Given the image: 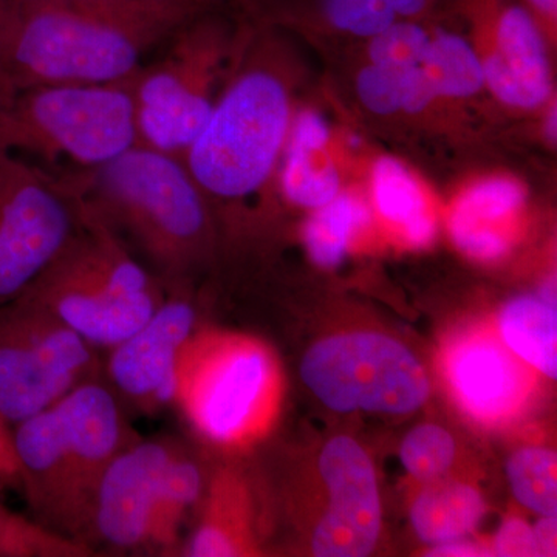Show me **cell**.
I'll list each match as a JSON object with an SVG mask.
<instances>
[{
    "instance_id": "32",
    "label": "cell",
    "mask_w": 557,
    "mask_h": 557,
    "mask_svg": "<svg viewBox=\"0 0 557 557\" xmlns=\"http://www.w3.org/2000/svg\"><path fill=\"white\" fill-rule=\"evenodd\" d=\"M0 485H9L21 490L20 467L14 454L11 426L0 416Z\"/></svg>"
},
{
    "instance_id": "39",
    "label": "cell",
    "mask_w": 557,
    "mask_h": 557,
    "mask_svg": "<svg viewBox=\"0 0 557 557\" xmlns=\"http://www.w3.org/2000/svg\"><path fill=\"white\" fill-rule=\"evenodd\" d=\"M177 2H180V0H177ZM180 3H182V2H180ZM182 5H183V3H182ZM186 9H188V7H186ZM190 11H193V10H190Z\"/></svg>"
},
{
    "instance_id": "26",
    "label": "cell",
    "mask_w": 557,
    "mask_h": 557,
    "mask_svg": "<svg viewBox=\"0 0 557 557\" xmlns=\"http://www.w3.org/2000/svg\"><path fill=\"white\" fill-rule=\"evenodd\" d=\"M90 547L0 504V557H83Z\"/></svg>"
},
{
    "instance_id": "3",
    "label": "cell",
    "mask_w": 557,
    "mask_h": 557,
    "mask_svg": "<svg viewBox=\"0 0 557 557\" xmlns=\"http://www.w3.org/2000/svg\"><path fill=\"white\" fill-rule=\"evenodd\" d=\"M75 197L78 223L72 237L20 296L97 350H109L152 317L164 293L119 233Z\"/></svg>"
},
{
    "instance_id": "38",
    "label": "cell",
    "mask_w": 557,
    "mask_h": 557,
    "mask_svg": "<svg viewBox=\"0 0 557 557\" xmlns=\"http://www.w3.org/2000/svg\"><path fill=\"white\" fill-rule=\"evenodd\" d=\"M183 5L188 7L189 10L196 9V7L201 5V3H207L209 0H180Z\"/></svg>"
},
{
    "instance_id": "21",
    "label": "cell",
    "mask_w": 557,
    "mask_h": 557,
    "mask_svg": "<svg viewBox=\"0 0 557 557\" xmlns=\"http://www.w3.org/2000/svg\"><path fill=\"white\" fill-rule=\"evenodd\" d=\"M505 347L547 379L557 376V306L539 295L509 300L498 317Z\"/></svg>"
},
{
    "instance_id": "35",
    "label": "cell",
    "mask_w": 557,
    "mask_h": 557,
    "mask_svg": "<svg viewBox=\"0 0 557 557\" xmlns=\"http://www.w3.org/2000/svg\"><path fill=\"white\" fill-rule=\"evenodd\" d=\"M482 549L474 547V545L467 544L461 541L446 542V544L435 545L432 547L429 556H453V557H469V556H483Z\"/></svg>"
},
{
    "instance_id": "16",
    "label": "cell",
    "mask_w": 557,
    "mask_h": 557,
    "mask_svg": "<svg viewBox=\"0 0 557 557\" xmlns=\"http://www.w3.org/2000/svg\"><path fill=\"white\" fill-rule=\"evenodd\" d=\"M527 201L523 186L509 177L480 180L454 201L449 233L469 258L496 262L512 247V225Z\"/></svg>"
},
{
    "instance_id": "10",
    "label": "cell",
    "mask_w": 557,
    "mask_h": 557,
    "mask_svg": "<svg viewBox=\"0 0 557 557\" xmlns=\"http://www.w3.org/2000/svg\"><path fill=\"white\" fill-rule=\"evenodd\" d=\"M78 203L67 183L0 150V304L20 296L67 245Z\"/></svg>"
},
{
    "instance_id": "17",
    "label": "cell",
    "mask_w": 557,
    "mask_h": 557,
    "mask_svg": "<svg viewBox=\"0 0 557 557\" xmlns=\"http://www.w3.org/2000/svg\"><path fill=\"white\" fill-rule=\"evenodd\" d=\"M327 120L317 110L293 116L287 143L278 161V185L289 203L318 209L341 193V174L330 159Z\"/></svg>"
},
{
    "instance_id": "22",
    "label": "cell",
    "mask_w": 557,
    "mask_h": 557,
    "mask_svg": "<svg viewBox=\"0 0 557 557\" xmlns=\"http://www.w3.org/2000/svg\"><path fill=\"white\" fill-rule=\"evenodd\" d=\"M313 211L304 226V245L317 265L335 269L359 234L369 228L372 208L358 194L341 190L335 199Z\"/></svg>"
},
{
    "instance_id": "36",
    "label": "cell",
    "mask_w": 557,
    "mask_h": 557,
    "mask_svg": "<svg viewBox=\"0 0 557 557\" xmlns=\"http://www.w3.org/2000/svg\"><path fill=\"white\" fill-rule=\"evenodd\" d=\"M11 5L13 0H0V38L2 33L5 30L7 21H9Z\"/></svg>"
},
{
    "instance_id": "19",
    "label": "cell",
    "mask_w": 557,
    "mask_h": 557,
    "mask_svg": "<svg viewBox=\"0 0 557 557\" xmlns=\"http://www.w3.org/2000/svg\"><path fill=\"white\" fill-rule=\"evenodd\" d=\"M370 197L376 214L397 231L406 245L418 249L434 242L437 222L426 194L401 161L381 157L373 164Z\"/></svg>"
},
{
    "instance_id": "20",
    "label": "cell",
    "mask_w": 557,
    "mask_h": 557,
    "mask_svg": "<svg viewBox=\"0 0 557 557\" xmlns=\"http://www.w3.org/2000/svg\"><path fill=\"white\" fill-rule=\"evenodd\" d=\"M485 509V502L474 486L438 479L418 494L410 520L420 541L435 547L467 537L479 525Z\"/></svg>"
},
{
    "instance_id": "33",
    "label": "cell",
    "mask_w": 557,
    "mask_h": 557,
    "mask_svg": "<svg viewBox=\"0 0 557 557\" xmlns=\"http://www.w3.org/2000/svg\"><path fill=\"white\" fill-rule=\"evenodd\" d=\"M537 21L545 35L556 30L557 0H519Z\"/></svg>"
},
{
    "instance_id": "23",
    "label": "cell",
    "mask_w": 557,
    "mask_h": 557,
    "mask_svg": "<svg viewBox=\"0 0 557 557\" xmlns=\"http://www.w3.org/2000/svg\"><path fill=\"white\" fill-rule=\"evenodd\" d=\"M203 490L205 474L199 463L177 446L161 480L150 552L177 555L183 525L190 509L200 504Z\"/></svg>"
},
{
    "instance_id": "6",
    "label": "cell",
    "mask_w": 557,
    "mask_h": 557,
    "mask_svg": "<svg viewBox=\"0 0 557 557\" xmlns=\"http://www.w3.org/2000/svg\"><path fill=\"white\" fill-rule=\"evenodd\" d=\"M138 143L129 79L0 95V150L100 168Z\"/></svg>"
},
{
    "instance_id": "2",
    "label": "cell",
    "mask_w": 557,
    "mask_h": 557,
    "mask_svg": "<svg viewBox=\"0 0 557 557\" xmlns=\"http://www.w3.org/2000/svg\"><path fill=\"white\" fill-rule=\"evenodd\" d=\"M70 188L123 231L174 284L200 258L209 234L208 197L185 161L135 143Z\"/></svg>"
},
{
    "instance_id": "37",
    "label": "cell",
    "mask_w": 557,
    "mask_h": 557,
    "mask_svg": "<svg viewBox=\"0 0 557 557\" xmlns=\"http://www.w3.org/2000/svg\"><path fill=\"white\" fill-rule=\"evenodd\" d=\"M545 127H547L548 139H552V141H555V139H556V104H553V110H549L547 124H545Z\"/></svg>"
},
{
    "instance_id": "13",
    "label": "cell",
    "mask_w": 557,
    "mask_h": 557,
    "mask_svg": "<svg viewBox=\"0 0 557 557\" xmlns=\"http://www.w3.org/2000/svg\"><path fill=\"white\" fill-rule=\"evenodd\" d=\"M177 446L134 440L113 458L95 494L87 539L116 552H150L161 480Z\"/></svg>"
},
{
    "instance_id": "8",
    "label": "cell",
    "mask_w": 557,
    "mask_h": 557,
    "mask_svg": "<svg viewBox=\"0 0 557 557\" xmlns=\"http://www.w3.org/2000/svg\"><path fill=\"white\" fill-rule=\"evenodd\" d=\"M97 348L21 298L0 304V416L14 426L98 379Z\"/></svg>"
},
{
    "instance_id": "24",
    "label": "cell",
    "mask_w": 557,
    "mask_h": 557,
    "mask_svg": "<svg viewBox=\"0 0 557 557\" xmlns=\"http://www.w3.org/2000/svg\"><path fill=\"white\" fill-rule=\"evenodd\" d=\"M426 70L438 98H469L485 87L482 58L469 40L457 33L432 32Z\"/></svg>"
},
{
    "instance_id": "4",
    "label": "cell",
    "mask_w": 557,
    "mask_h": 557,
    "mask_svg": "<svg viewBox=\"0 0 557 557\" xmlns=\"http://www.w3.org/2000/svg\"><path fill=\"white\" fill-rule=\"evenodd\" d=\"M293 116L284 76L271 65L251 62L218 95L182 160L208 199H248L276 174Z\"/></svg>"
},
{
    "instance_id": "25",
    "label": "cell",
    "mask_w": 557,
    "mask_h": 557,
    "mask_svg": "<svg viewBox=\"0 0 557 557\" xmlns=\"http://www.w3.org/2000/svg\"><path fill=\"white\" fill-rule=\"evenodd\" d=\"M556 454L528 446L512 454L507 475L512 496L522 507L541 516L557 515Z\"/></svg>"
},
{
    "instance_id": "7",
    "label": "cell",
    "mask_w": 557,
    "mask_h": 557,
    "mask_svg": "<svg viewBox=\"0 0 557 557\" xmlns=\"http://www.w3.org/2000/svg\"><path fill=\"white\" fill-rule=\"evenodd\" d=\"M228 36L215 22L180 32L170 50L129 79L139 145L185 156L214 108Z\"/></svg>"
},
{
    "instance_id": "28",
    "label": "cell",
    "mask_w": 557,
    "mask_h": 557,
    "mask_svg": "<svg viewBox=\"0 0 557 557\" xmlns=\"http://www.w3.org/2000/svg\"><path fill=\"white\" fill-rule=\"evenodd\" d=\"M399 458L409 475L420 482L442 479L456 458V440L437 424H421L403 440Z\"/></svg>"
},
{
    "instance_id": "12",
    "label": "cell",
    "mask_w": 557,
    "mask_h": 557,
    "mask_svg": "<svg viewBox=\"0 0 557 557\" xmlns=\"http://www.w3.org/2000/svg\"><path fill=\"white\" fill-rule=\"evenodd\" d=\"M196 330L197 311L189 299L177 289L164 293L152 317L109 348L106 376L120 401L149 413L172 405L180 355Z\"/></svg>"
},
{
    "instance_id": "18",
    "label": "cell",
    "mask_w": 557,
    "mask_h": 557,
    "mask_svg": "<svg viewBox=\"0 0 557 557\" xmlns=\"http://www.w3.org/2000/svg\"><path fill=\"white\" fill-rule=\"evenodd\" d=\"M201 516L182 552L190 557H233L255 549L251 507L239 475L220 471L205 483Z\"/></svg>"
},
{
    "instance_id": "11",
    "label": "cell",
    "mask_w": 557,
    "mask_h": 557,
    "mask_svg": "<svg viewBox=\"0 0 557 557\" xmlns=\"http://www.w3.org/2000/svg\"><path fill=\"white\" fill-rule=\"evenodd\" d=\"M54 406L67 465L69 536L87 545L91 508L102 475L134 440L127 432L119 397L100 379L79 384Z\"/></svg>"
},
{
    "instance_id": "14",
    "label": "cell",
    "mask_w": 557,
    "mask_h": 557,
    "mask_svg": "<svg viewBox=\"0 0 557 557\" xmlns=\"http://www.w3.org/2000/svg\"><path fill=\"white\" fill-rule=\"evenodd\" d=\"M319 474L329 505L311 536L318 557H364L381 531L379 480L372 460L357 440L339 435L319 456Z\"/></svg>"
},
{
    "instance_id": "15",
    "label": "cell",
    "mask_w": 557,
    "mask_h": 557,
    "mask_svg": "<svg viewBox=\"0 0 557 557\" xmlns=\"http://www.w3.org/2000/svg\"><path fill=\"white\" fill-rule=\"evenodd\" d=\"M445 373L458 405L482 423H502L527 401V370L493 336L474 333L454 341Z\"/></svg>"
},
{
    "instance_id": "1",
    "label": "cell",
    "mask_w": 557,
    "mask_h": 557,
    "mask_svg": "<svg viewBox=\"0 0 557 557\" xmlns=\"http://www.w3.org/2000/svg\"><path fill=\"white\" fill-rule=\"evenodd\" d=\"M166 33L73 0H13L0 38V95L62 84L124 83Z\"/></svg>"
},
{
    "instance_id": "27",
    "label": "cell",
    "mask_w": 557,
    "mask_h": 557,
    "mask_svg": "<svg viewBox=\"0 0 557 557\" xmlns=\"http://www.w3.org/2000/svg\"><path fill=\"white\" fill-rule=\"evenodd\" d=\"M432 32L426 21L401 20L369 39L370 64L409 70L426 64Z\"/></svg>"
},
{
    "instance_id": "31",
    "label": "cell",
    "mask_w": 557,
    "mask_h": 557,
    "mask_svg": "<svg viewBox=\"0 0 557 557\" xmlns=\"http://www.w3.org/2000/svg\"><path fill=\"white\" fill-rule=\"evenodd\" d=\"M494 555L502 557L541 556L533 527L518 518L505 520L494 539Z\"/></svg>"
},
{
    "instance_id": "34",
    "label": "cell",
    "mask_w": 557,
    "mask_h": 557,
    "mask_svg": "<svg viewBox=\"0 0 557 557\" xmlns=\"http://www.w3.org/2000/svg\"><path fill=\"white\" fill-rule=\"evenodd\" d=\"M533 530L534 534H536L541 556H555L557 533L556 516H542V519L539 520Z\"/></svg>"
},
{
    "instance_id": "30",
    "label": "cell",
    "mask_w": 557,
    "mask_h": 557,
    "mask_svg": "<svg viewBox=\"0 0 557 557\" xmlns=\"http://www.w3.org/2000/svg\"><path fill=\"white\" fill-rule=\"evenodd\" d=\"M405 70L369 64L357 76L359 101L376 115H394L401 110Z\"/></svg>"
},
{
    "instance_id": "5",
    "label": "cell",
    "mask_w": 557,
    "mask_h": 557,
    "mask_svg": "<svg viewBox=\"0 0 557 557\" xmlns=\"http://www.w3.org/2000/svg\"><path fill=\"white\" fill-rule=\"evenodd\" d=\"M277 395L276 359L260 341L197 329L183 347L172 405L209 445L255 442L269 429Z\"/></svg>"
},
{
    "instance_id": "29",
    "label": "cell",
    "mask_w": 557,
    "mask_h": 557,
    "mask_svg": "<svg viewBox=\"0 0 557 557\" xmlns=\"http://www.w3.org/2000/svg\"><path fill=\"white\" fill-rule=\"evenodd\" d=\"M73 2L115 20L148 25L163 32L178 27L190 13V10L177 0H73Z\"/></svg>"
},
{
    "instance_id": "9",
    "label": "cell",
    "mask_w": 557,
    "mask_h": 557,
    "mask_svg": "<svg viewBox=\"0 0 557 557\" xmlns=\"http://www.w3.org/2000/svg\"><path fill=\"white\" fill-rule=\"evenodd\" d=\"M300 376L319 401L339 413L406 416L426 403L431 384L408 347L372 332L339 333L307 351Z\"/></svg>"
}]
</instances>
